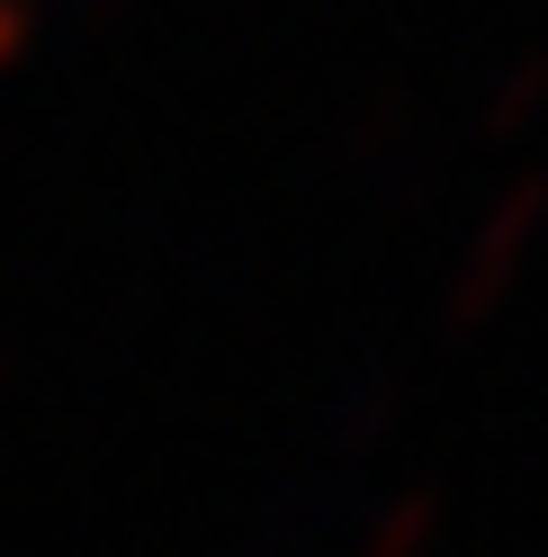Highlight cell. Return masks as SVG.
<instances>
[{
	"label": "cell",
	"mask_w": 548,
	"mask_h": 557,
	"mask_svg": "<svg viewBox=\"0 0 548 557\" xmlns=\"http://www.w3.org/2000/svg\"><path fill=\"white\" fill-rule=\"evenodd\" d=\"M531 99H548V46H539V54H522V63L503 73V90H495V126H512V117L531 109Z\"/></svg>",
	"instance_id": "1"
},
{
	"label": "cell",
	"mask_w": 548,
	"mask_h": 557,
	"mask_svg": "<svg viewBox=\"0 0 548 557\" xmlns=\"http://www.w3.org/2000/svg\"><path fill=\"white\" fill-rule=\"evenodd\" d=\"M27 37H37V0H0V63H10Z\"/></svg>",
	"instance_id": "2"
},
{
	"label": "cell",
	"mask_w": 548,
	"mask_h": 557,
	"mask_svg": "<svg viewBox=\"0 0 548 557\" xmlns=\"http://www.w3.org/2000/svg\"><path fill=\"white\" fill-rule=\"evenodd\" d=\"M126 10V0H82V18H117Z\"/></svg>",
	"instance_id": "3"
}]
</instances>
